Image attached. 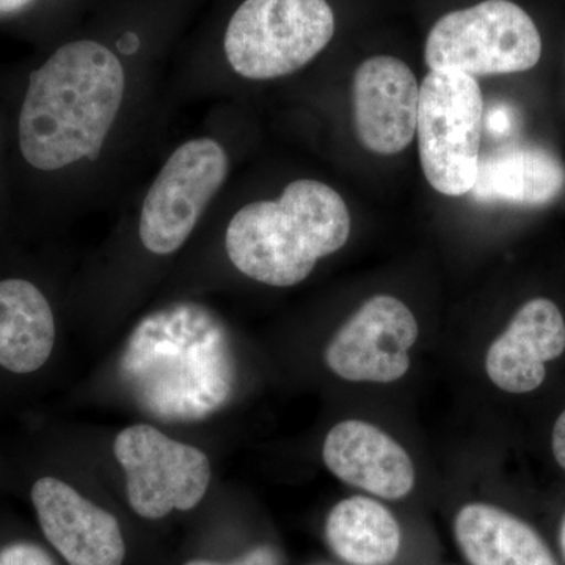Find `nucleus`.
Returning <instances> with one entry per match:
<instances>
[{
  "label": "nucleus",
  "instance_id": "obj_1",
  "mask_svg": "<svg viewBox=\"0 0 565 565\" xmlns=\"http://www.w3.org/2000/svg\"><path fill=\"white\" fill-rule=\"evenodd\" d=\"M122 381L141 408L166 422H199L228 403L236 370L217 316L177 303L145 316L120 360Z\"/></svg>",
  "mask_w": 565,
  "mask_h": 565
},
{
  "label": "nucleus",
  "instance_id": "obj_2",
  "mask_svg": "<svg viewBox=\"0 0 565 565\" xmlns=\"http://www.w3.org/2000/svg\"><path fill=\"white\" fill-rule=\"evenodd\" d=\"M126 77L117 55L96 41L58 47L33 71L18 118L22 159L51 173L103 150L120 111Z\"/></svg>",
  "mask_w": 565,
  "mask_h": 565
},
{
  "label": "nucleus",
  "instance_id": "obj_3",
  "mask_svg": "<svg viewBox=\"0 0 565 565\" xmlns=\"http://www.w3.org/2000/svg\"><path fill=\"white\" fill-rule=\"evenodd\" d=\"M351 236L348 204L330 185L299 180L275 202L247 204L226 228L225 247L237 270L264 285L288 288Z\"/></svg>",
  "mask_w": 565,
  "mask_h": 565
},
{
  "label": "nucleus",
  "instance_id": "obj_4",
  "mask_svg": "<svg viewBox=\"0 0 565 565\" xmlns=\"http://www.w3.org/2000/svg\"><path fill=\"white\" fill-rule=\"evenodd\" d=\"M333 35L327 0H245L226 29L225 54L245 79H277L318 57Z\"/></svg>",
  "mask_w": 565,
  "mask_h": 565
},
{
  "label": "nucleus",
  "instance_id": "obj_5",
  "mask_svg": "<svg viewBox=\"0 0 565 565\" xmlns=\"http://www.w3.org/2000/svg\"><path fill=\"white\" fill-rule=\"evenodd\" d=\"M484 98L476 77L430 71L419 85V159L435 191L462 196L473 189L481 158Z\"/></svg>",
  "mask_w": 565,
  "mask_h": 565
},
{
  "label": "nucleus",
  "instance_id": "obj_6",
  "mask_svg": "<svg viewBox=\"0 0 565 565\" xmlns=\"http://www.w3.org/2000/svg\"><path fill=\"white\" fill-rule=\"evenodd\" d=\"M542 39L534 21L511 0H484L440 18L426 40L430 71L498 76L534 68Z\"/></svg>",
  "mask_w": 565,
  "mask_h": 565
},
{
  "label": "nucleus",
  "instance_id": "obj_7",
  "mask_svg": "<svg viewBox=\"0 0 565 565\" xmlns=\"http://www.w3.org/2000/svg\"><path fill=\"white\" fill-rule=\"evenodd\" d=\"M228 167L225 148L207 137L177 148L145 196L139 222L143 247L161 256L180 250L221 191Z\"/></svg>",
  "mask_w": 565,
  "mask_h": 565
},
{
  "label": "nucleus",
  "instance_id": "obj_8",
  "mask_svg": "<svg viewBox=\"0 0 565 565\" xmlns=\"http://www.w3.org/2000/svg\"><path fill=\"white\" fill-rule=\"evenodd\" d=\"M115 457L126 473L129 504L137 515L163 519L202 503L211 463L202 449L167 437L150 424L126 427L115 438Z\"/></svg>",
  "mask_w": 565,
  "mask_h": 565
},
{
  "label": "nucleus",
  "instance_id": "obj_9",
  "mask_svg": "<svg viewBox=\"0 0 565 565\" xmlns=\"http://www.w3.org/2000/svg\"><path fill=\"white\" fill-rule=\"evenodd\" d=\"M418 333L407 305L396 297L374 296L334 333L323 356L343 381L393 384L411 370L408 351Z\"/></svg>",
  "mask_w": 565,
  "mask_h": 565
},
{
  "label": "nucleus",
  "instance_id": "obj_10",
  "mask_svg": "<svg viewBox=\"0 0 565 565\" xmlns=\"http://www.w3.org/2000/svg\"><path fill=\"white\" fill-rule=\"evenodd\" d=\"M352 106L356 136L366 150L381 156L404 151L418 122L414 71L390 55L367 58L353 74Z\"/></svg>",
  "mask_w": 565,
  "mask_h": 565
},
{
  "label": "nucleus",
  "instance_id": "obj_11",
  "mask_svg": "<svg viewBox=\"0 0 565 565\" xmlns=\"http://www.w3.org/2000/svg\"><path fill=\"white\" fill-rule=\"evenodd\" d=\"M41 530L70 565H122L125 539L117 519L55 478L32 489Z\"/></svg>",
  "mask_w": 565,
  "mask_h": 565
},
{
  "label": "nucleus",
  "instance_id": "obj_12",
  "mask_svg": "<svg viewBox=\"0 0 565 565\" xmlns=\"http://www.w3.org/2000/svg\"><path fill=\"white\" fill-rule=\"evenodd\" d=\"M326 467L345 484L384 500H401L414 490L415 467L393 437L360 419L338 423L322 446Z\"/></svg>",
  "mask_w": 565,
  "mask_h": 565
},
{
  "label": "nucleus",
  "instance_id": "obj_13",
  "mask_svg": "<svg viewBox=\"0 0 565 565\" xmlns=\"http://www.w3.org/2000/svg\"><path fill=\"white\" fill-rule=\"evenodd\" d=\"M565 351V321L552 300L539 297L516 311L490 345L486 373L505 393L525 394L544 384L546 363Z\"/></svg>",
  "mask_w": 565,
  "mask_h": 565
},
{
  "label": "nucleus",
  "instance_id": "obj_14",
  "mask_svg": "<svg viewBox=\"0 0 565 565\" xmlns=\"http://www.w3.org/2000/svg\"><path fill=\"white\" fill-rule=\"evenodd\" d=\"M565 188L563 162L535 145H509L479 158L471 195L482 203L544 206Z\"/></svg>",
  "mask_w": 565,
  "mask_h": 565
},
{
  "label": "nucleus",
  "instance_id": "obj_15",
  "mask_svg": "<svg viewBox=\"0 0 565 565\" xmlns=\"http://www.w3.org/2000/svg\"><path fill=\"white\" fill-rule=\"evenodd\" d=\"M455 535L471 565H557L534 527L497 505H463Z\"/></svg>",
  "mask_w": 565,
  "mask_h": 565
},
{
  "label": "nucleus",
  "instance_id": "obj_16",
  "mask_svg": "<svg viewBox=\"0 0 565 565\" xmlns=\"http://www.w3.org/2000/svg\"><path fill=\"white\" fill-rule=\"evenodd\" d=\"M55 344L50 300L22 278L0 280V366L17 374L39 371Z\"/></svg>",
  "mask_w": 565,
  "mask_h": 565
},
{
  "label": "nucleus",
  "instance_id": "obj_17",
  "mask_svg": "<svg viewBox=\"0 0 565 565\" xmlns=\"http://www.w3.org/2000/svg\"><path fill=\"white\" fill-rule=\"evenodd\" d=\"M330 550L349 565H390L399 555L403 533L384 504L371 498H345L326 522Z\"/></svg>",
  "mask_w": 565,
  "mask_h": 565
},
{
  "label": "nucleus",
  "instance_id": "obj_18",
  "mask_svg": "<svg viewBox=\"0 0 565 565\" xmlns=\"http://www.w3.org/2000/svg\"><path fill=\"white\" fill-rule=\"evenodd\" d=\"M0 565H54V563L39 546L18 544L0 553Z\"/></svg>",
  "mask_w": 565,
  "mask_h": 565
},
{
  "label": "nucleus",
  "instance_id": "obj_19",
  "mask_svg": "<svg viewBox=\"0 0 565 565\" xmlns=\"http://www.w3.org/2000/svg\"><path fill=\"white\" fill-rule=\"evenodd\" d=\"M185 565H280L278 564L277 552L269 545L256 546L250 550L247 555L241 557V559L233 561L230 564L212 563V561L195 559L191 561Z\"/></svg>",
  "mask_w": 565,
  "mask_h": 565
},
{
  "label": "nucleus",
  "instance_id": "obj_20",
  "mask_svg": "<svg viewBox=\"0 0 565 565\" xmlns=\"http://www.w3.org/2000/svg\"><path fill=\"white\" fill-rule=\"evenodd\" d=\"M486 126L494 136H505L512 128V114L505 106L493 107L486 117Z\"/></svg>",
  "mask_w": 565,
  "mask_h": 565
},
{
  "label": "nucleus",
  "instance_id": "obj_21",
  "mask_svg": "<svg viewBox=\"0 0 565 565\" xmlns=\"http://www.w3.org/2000/svg\"><path fill=\"white\" fill-rule=\"evenodd\" d=\"M553 455L556 462L565 470V411L556 419L552 437Z\"/></svg>",
  "mask_w": 565,
  "mask_h": 565
},
{
  "label": "nucleus",
  "instance_id": "obj_22",
  "mask_svg": "<svg viewBox=\"0 0 565 565\" xmlns=\"http://www.w3.org/2000/svg\"><path fill=\"white\" fill-rule=\"evenodd\" d=\"M32 0H0V14L14 13L28 7Z\"/></svg>",
  "mask_w": 565,
  "mask_h": 565
},
{
  "label": "nucleus",
  "instance_id": "obj_23",
  "mask_svg": "<svg viewBox=\"0 0 565 565\" xmlns=\"http://www.w3.org/2000/svg\"><path fill=\"white\" fill-rule=\"evenodd\" d=\"M559 541H561V550H563V556L565 559V516L563 520V525H561Z\"/></svg>",
  "mask_w": 565,
  "mask_h": 565
}]
</instances>
